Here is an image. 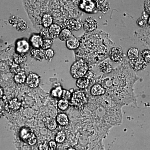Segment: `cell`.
<instances>
[{
    "mask_svg": "<svg viewBox=\"0 0 150 150\" xmlns=\"http://www.w3.org/2000/svg\"><path fill=\"white\" fill-rule=\"evenodd\" d=\"M48 29L51 38L53 39L59 38V34L62 30L61 27L56 24L51 25Z\"/></svg>",
    "mask_w": 150,
    "mask_h": 150,
    "instance_id": "44dd1931",
    "label": "cell"
},
{
    "mask_svg": "<svg viewBox=\"0 0 150 150\" xmlns=\"http://www.w3.org/2000/svg\"><path fill=\"white\" fill-rule=\"evenodd\" d=\"M10 23L19 31H25L27 29V23L24 20L17 16H12L9 19Z\"/></svg>",
    "mask_w": 150,
    "mask_h": 150,
    "instance_id": "5b68a950",
    "label": "cell"
},
{
    "mask_svg": "<svg viewBox=\"0 0 150 150\" xmlns=\"http://www.w3.org/2000/svg\"><path fill=\"white\" fill-rule=\"evenodd\" d=\"M54 56V52L51 48L47 49L45 52V58L46 60L50 62L52 60Z\"/></svg>",
    "mask_w": 150,
    "mask_h": 150,
    "instance_id": "d6a6232c",
    "label": "cell"
},
{
    "mask_svg": "<svg viewBox=\"0 0 150 150\" xmlns=\"http://www.w3.org/2000/svg\"><path fill=\"white\" fill-rule=\"evenodd\" d=\"M89 67L87 63L83 59L75 62L70 69V73L74 79H77L85 76L88 72Z\"/></svg>",
    "mask_w": 150,
    "mask_h": 150,
    "instance_id": "7a4b0ae2",
    "label": "cell"
},
{
    "mask_svg": "<svg viewBox=\"0 0 150 150\" xmlns=\"http://www.w3.org/2000/svg\"><path fill=\"white\" fill-rule=\"evenodd\" d=\"M67 150H76L74 148H69L67 149Z\"/></svg>",
    "mask_w": 150,
    "mask_h": 150,
    "instance_id": "b9f144b4",
    "label": "cell"
},
{
    "mask_svg": "<svg viewBox=\"0 0 150 150\" xmlns=\"http://www.w3.org/2000/svg\"><path fill=\"white\" fill-rule=\"evenodd\" d=\"M148 24L150 25V17L149 18V19H148Z\"/></svg>",
    "mask_w": 150,
    "mask_h": 150,
    "instance_id": "7bdbcfd3",
    "label": "cell"
},
{
    "mask_svg": "<svg viewBox=\"0 0 150 150\" xmlns=\"http://www.w3.org/2000/svg\"><path fill=\"white\" fill-rule=\"evenodd\" d=\"M72 93L66 89H63V93H62V99L66 100H70L71 97Z\"/></svg>",
    "mask_w": 150,
    "mask_h": 150,
    "instance_id": "d590c367",
    "label": "cell"
},
{
    "mask_svg": "<svg viewBox=\"0 0 150 150\" xmlns=\"http://www.w3.org/2000/svg\"><path fill=\"white\" fill-rule=\"evenodd\" d=\"M45 52L42 48H34L30 51V55L36 61L42 62L45 59Z\"/></svg>",
    "mask_w": 150,
    "mask_h": 150,
    "instance_id": "2e32d148",
    "label": "cell"
},
{
    "mask_svg": "<svg viewBox=\"0 0 150 150\" xmlns=\"http://www.w3.org/2000/svg\"><path fill=\"white\" fill-rule=\"evenodd\" d=\"M90 83V81L88 78L83 76L77 79L76 81L77 87L81 90L86 89Z\"/></svg>",
    "mask_w": 150,
    "mask_h": 150,
    "instance_id": "ffe728a7",
    "label": "cell"
},
{
    "mask_svg": "<svg viewBox=\"0 0 150 150\" xmlns=\"http://www.w3.org/2000/svg\"><path fill=\"white\" fill-rule=\"evenodd\" d=\"M54 40L52 38L45 39L43 40V44L42 48L44 50H46L47 49L51 48V46L53 45Z\"/></svg>",
    "mask_w": 150,
    "mask_h": 150,
    "instance_id": "1f68e13d",
    "label": "cell"
},
{
    "mask_svg": "<svg viewBox=\"0 0 150 150\" xmlns=\"http://www.w3.org/2000/svg\"><path fill=\"white\" fill-rule=\"evenodd\" d=\"M41 21L43 27L48 28L53 24V18L49 14H45L42 17Z\"/></svg>",
    "mask_w": 150,
    "mask_h": 150,
    "instance_id": "d4e9b609",
    "label": "cell"
},
{
    "mask_svg": "<svg viewBox=\"0 0 150 150\" xmlns=\"http://www.w3.org/2000/svg\"><path fill=\"white\" fill-rule=\"evenodd\" d=\"M127 56L130 61L138 59L139 56V49L136 48H129L127 51Z\"/></svg>",
    "mask_w": 150,
    "mask_h": 150,
    "instance_id": "484cf974",
    "label": "cell"
},
{
    "mask_svg": "<svg viewBox=\"0 0 150 150\" xmlns=\"http://www.w3.org/2000/svg\"><path fill=\"white\" fill-rule=\"evenodd\" d=\"M89 99L86 94L82 91H76L72 93L71 104L76 109L81 110L88 104Z\"/></svg>",
    "mask_w": 150,
    "mask_h": 150,
    "instance_id": "3957f363",
    "label": "cell"
},
{
    "mask_svg": "<svg viewBox=\"0 0 150 150\" xmlns=\"http://www.w3.org/2000/svg\"><path fill=\"white\" fill-rule=\"evenodd\" d=\"M43 121L45 127L51 131L55 130L57 127L58 123L54 118L50 117H46L43 118Z\"/></svg>",
    "mask_w": 150,
    "mask_h": 150,
    "instance_id": "ac0fdd59",
    "label": "cell"
},
{
    "mask_svg": "<svg viewBox=\"0 0 150 150\" xmlns=\"http://www.w3.org/2000/svg\"><path fill=\"white\" fill-rule=\"evenodd\" d=\"M106 93V90L101 84H94L91 88L90 94L93 97L103 96Z\"/></svg>",
    "mask_w": 150,
    "mask_h": 150,
    "instance_id": "ba28073f",
    "label": "cell"
},
{
    "mask_svg": "<svg viewBox=\"0 0 150 150\" xmlns=\"http://www.w3.org/2000/svg\"><path fill=\"white\" fill-rule=\"evenodd\" d=\"M6 106L10 111L15 112L20 109L21 103L18 98H13L8 101Z\"/></svg>",
    "mask_w": 150,
    "mask_h": 150,
    "instance_id": "9a60e30c",
    "label": "cell"
},
{
    "mask_svg": "<svg viewBox=\"0 0 150 150\" xmlns=\"http://www.w3.org/2000/svg\"><path fill=\"white\" fill-rule=\"evenodd\" d=\"M48 149H49V146H48V144H47L46 142L41 144L38 148L39 150H48Z\"/></svg>",
    "mask_w": 150,
    "mask_h": 150,
    "instance_id": "f35d334b",
    "label": "cell"
},
{
    "mask_svg": "<svg viewBox=\"0 0 150 150\" xmlns=\"http://www.w3.org/2000/svg\"><path fill=\"white\" fill-rule=\"evenodd\" d=\"M130 66L131 69L136 71H142L147 67V63L143 58H138L130 62Z\"/></svg>",
    "mask_w": 150,
    "mask_h": 150,
    "instance_id": "8fae6325",
    "label": "cell"
},
{
    "mask_svg": "<svg viewBox=\"0 0 150 150\" xmlns=\"http://www.w3.org/2000/svg\"><path fill=\"white\" fill-rule=\"evenodd\" d=\"M43 39L40 35L34 34L30 38V42L33 47L35 48H42Z\"/></svg>",
    "mask_w": 150,
    "mask_h": 150,
    "instance_id": "e0dca14e",
    "label": "cell"
},
{
    "mask_svg": "<svg viewBox=\"0 0 150 150\" xmlns=\"http://www.w3.org/2000/svg\"><path fill=\"white\" fill-rule=\"evenodd\" d=\"M98 68L100 72L105 74H110L113 71L112 64L109 59L102 61L98 65Z\"/></svg>",
    "mask_w": 150,
    "mask_h": 150,
    "instance_id": "5bb4252c",
    "label": "cell"
},
{
    "mask_svg": "<svg viewBox=\"0 0 150 150\" xmlns=\"http://www.w3.org/2000/svg\"><path fill=\"white\" fill-rule=\"evenodd\" d=\"M26 78L27 77L24 73L20 72L15 75L14 80L16 83L21 84L26 81Z\"/></svg>",
    "mask_w": 150,
    "mask_h": 150,
    "instance_id": "4316f807",
    "label": "cell"
},
{
    "mask_svg": "<svg viewBox=\"0 0 150 150\" xmlns=\"http://www.w3.org/2000/svg\"><path fill=\"white\" fill-rule=\"evenodd\" d=\"M69 106V100L61 98L58 103V107L60 110L65 111L67 110Z\"/></svg>",
    "mask_w": 150,
    "mask_h": 150,
    "instance_id": "f1b7e54d",
    "label": "cell"
},
{
    "mask_svg": "<svg viewBox=\"0 0 150 150\" xmlns=\"http://www.w3.org/2000/svg\"><path fill=\"white\" fill-rule=\"evenodd\" d=\"M79 46V39L73 35L69 39L66 41V46L70 50H76Z\"/></svg>",
    "mask_w": 150,
    "mask_h": 150,
    "instance_id": "d6986e66",
    "label": "cell"
},
{
    "mask_svg": "<svg viewBox=\"0 0 150 150\" xmlns=\"http://www.w3.org/2000/svg\"><path fill=\"white\" fill-rule=\"evenodd\" d=\"M126 74H118L110 80H105L109 83L103 82L101 84L105 88L106 94L119 106L129 105L134 103V95L132 84L128 80Z\"/></svg>",
    "mask_w": 150,
    "mask_h": 150,
    "instance_id": "6da1fadb",
    "label": "cell"
},
{
    "mask_svg": "<svg viewBox=\"0 0 150 150\" xmlns=\"http://www.w3.org/2000/svg\"><path fill=\"white\" fill-rule=\"evenodd\" d=\"M3 113V110L1 106L0 105V117L2 116V115Z\"/></svg>",
    "mask_w": 150,
    "mask_h": 150,
    "instance_id": "60d3db41",
    "label": "cell"
},
{
    "mask_svg": "<svg viewBox=\"0 0 150 150\" xmlns=\"http://www.w3.org/2000/svg\"><path fill=\"white\" fill-rule=\"evenodd\" d=\"M56 121L59 125L62 126H68L69 123V119L66 113H59L56 117Z\"/></svg>",
    "mask_w": 150,
    "mask_h": 150,
    "instance_id": "7402d4cb",
    "label": "cell"
},
{
    "mask_svg": "<svg viewBox=\"0 0 150 150\" xmlns=\"http://www.w3.org/2000/svg\"><path fill=\"white\" fill-rule=\"evenodd\" d=\"M73 34L69 30L64 28L62 30L59 36V38L60 40L63 41H67L69 39Z\"/></svg>",
    "mask_w": 150,
    "mask_h": 150,
    "instance_id": "cb8c5ba5",
    "label": "cell"
},
{
    "mask_svg": "<svg viewBox=\"0 0 150 150\" xmlns=\"http://www.w3.org/2000/svg\"><path fill=\"white\" fill-rule=\"evenodd\" d=\"M63 89L61 86L56 87L51 90V95L53 97L60 98H62Z\"/></svg>",
    "mask_w": 150,
    "mask_h": 150,
    "instance_id": "83f0119b",
    "label": "cell"
},
{
    "mask_svg": "<svg viewBox=\"0 0 150 150\" xmlns=\"http://www.w3.org/2000/svg\"><path fill=\"white\" fill-rule=\"evenodd\" d=\"M25 82L30 88H36L40 84V77L37 74L35 73H31L28 75L26 78Z\"/></svg>",
    "mask_w": 150,
    "mask_h": 150,
    "instance_id": "30bf717a",
    "label": "cell"
},
{
    "mask_svg": "<svg viewBox=\"0 0 150 150\" xmlns=\"http://www.w3.org/2000/svg\"><path fill=\"white\" fill-rule=\"evenodd\" d=\"M39 35L42 37L43 40L52 38H51V36H50L49 29H48V28H47L43 27L40 30Z\"/></svg>",
    "mask_w": 150,
    "mask_h": 150,
    "instance_id": "4dcf8cb0",
    "label": "cell"
},
{
    "mask_svg": "<svg viewBox=\"0 0 150 150\" xmlns=\"http://www.w3.org/2000/svg\"><path fill=\"white\" fill-rule=\"evenodd\" d=\"M48 145L50 149L56 150V148L57 147V144H56V142L54 141H51V142H49Z\"/></svg>",
    "mask_w": 150,
    "mask_h": 150,
    "instance_id": "74e56055",
    "label": "cell"
},
{
    "mask_svg": "<svg viewBox=\"0 0 150 150\" xmlns=\"http://www.w3.org/2000/svg\"><path fill=\"white\" fill-rule=\"evenodd\" d=\"M21 71V68L19 65L16 64H14L11 66L10 71L11 72L14 74H16L20 72Z\"/></svg>",
    "mask_w": 150,
    "mask_h": 150,
    "instance_id": "e575fe53",
    "label": "cell"
},
{
    "mask_svg": "<svg viewBox=\"0 0 150 150\" xmlns=\"http://www.w3.org/2000/svg\"><path fill=\"white\" fill-rule=\"evenodd\" d=\"M14 62L18 64H21L25 63L27 60V57L25 54L16 53L13 55Z\"/></svg>",
    "mask_w": 150,
    "mask_h": 150,
    "instance_id": "603a6c76",
    "label": "cell"
},
{
    "mask_svg": "<svg viewBox=\"0 0 150 150\" xmlns=\"http://www.w3.org/2000/svg\"><path fill=\"white\" fill-rule=\"evenodd\" d=\"M66 28L71 31H78L83 27V23L80 19L72 18L67 20L64 22Z\"/></svg>",
    "mask_w": 150,
    "mask_h": 150,
    "instance_id": "8992f818",
    "label": "cell"
},
{
    "mask_svg": "<svg viewBox=\"0 0 150 150\" xmlns=\"http://www.w3.org/2000/svg\"><path fill=\"white\" fill-rule=\"evenodd\" d=\"M20 137L23 142L30 145H34L37 142V138L35 134L28 127H23L21 128Z\"/></svg>",
    "mask_w": 150,
    "mask_h": 150,
    "instance_id": "277c9868",
    "label": "cell"
},
{
    "mask_svg": "<svg viewBox=\"0 0 150 150\" xmlns=\"http://www.w3.org/2000/svg\"><path fill=\"white\" fill-rule=\"evenodd\" d=\"M84 30L87 32H91L97 29L98 22L95 19L88 17L86 19L83 23Z\"/></svg>",
    "mask_w": 150,
    "mask_h": 150,
    "instance_id": "9c48e42d",
    "label": "cell"
},
{
    "mask_svg": "<svg viewBox=\"0 0 150 150\" xmlns=\"http://www.w3.org/2000/svg\"><path fill=\"white\" fill-rule=\"evenodd\" d=\"M4 95V90L0 86V99L3 97Z\"/></svg>",
    "mask_w": 150,
    "mask_h": 150,
    "instance_id": "ab89813d",
    "label": "cell"
},
{
    "mask_svg": "<svg viewBox=\"0 0 150 150\" xmlns=\"http://www.w3.org/2000/svg\"><path fill=\"white\" fill-rule=\"evenodd\" d=\"M137 23L141 27H144L148 23V20L144 17L142 16L138 20Z\"/></svg>",
    "mask_w": 150,
    "mask_h": 150,
    "instance_id": "8d00e7d4",
    "label": "cell"
},
{
    "mask_svg": "<svg viewBox=\"0 0 150 150\" xmlns=\"http://www.w3.org/2000/svg\"><path fill=\"white\" fill-rule=\"evenodd\" d=\"M66 138H67V135L65 131H61L57 133L55 138V140L57 143H63L65 142Z\"/></svg>",
    "mask_w": 150,
    "mask_h": 150,
    "instance_id": "f546056e",
    "label": "cell"
},
{
    "mask_svg": "<svg viewBox=\"0 0 150 150\" xmlns=\"http://www.w3.org/2000/svg\"><path fill=\"white\" fill-rule=\"evenodd\" d=\"M49 150H51V149H49Z\"/></svg>",
    "mask_w": 150,
    "mask_h": 150,
    "instance_id": "ee69618b",
    "label": "cell"
},
{
    "mask_svg": "<svg viewBox=\"0 0 150 150\" xmlns=\"http://www.w3.org/2000/svg\"><path fill=\"white\" fill-rule=\"evenodd\" d=\"M79 7L84 11L91 13L95 8V5L92 0H81Z\"/></svg>",
    "mask_w": 150,
    "mask_h": 150,
    "instance_id": "7c38bea8",
    "label": "cell"
},
{
    "mask_svg": "<svg viewBox=\"0 0 150 150\" xmlns=\"http://www.w3.org/2000/svg\"><path fill=\"white\" fill-rule=\"evenodd\" d=\"M109 56L110 60L114 63H121L123 61V51L119 47H114L111 48L109 52Z\"/></svg>",
    "mask_w": 150,
    "mask_h": 150,
    "instance_id": "52a82bcc",
    "label": "cell"
},
{
    "mask_svg": "<svg viewBox=\"0 0 150 150\" xmlns=\"http://www.w3.org/2000/svg\"><path fill=\"white\" fill-rule=\"evenodd\" d=\"M142 58L147 63L150 62V50L146 49L142 51Z\"/></svg>",
    "mask_w": 150,
    "mask_h": 150,
    "instance_id": "836d02e7",
    "label": "cell"
},
{
    "mask_svg": "<svg viewBox=\"0 0 150 150\" xmlns=\"http://www.w3.org/2000/svg\"><path fill=\"white\" fill-rule=\"evenodd\" d=\"M30 44L28 41L25 39L18 40L16 44L17 53L25 54L29 51Z\"/></svg>",
    "mask_w": 150,
    "mask_h": 150,
    "instance_id": "4fadbf2b",
    "label": "cell"
}]
</instances>
